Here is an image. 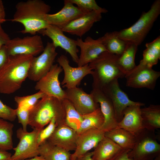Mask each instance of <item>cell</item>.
Wrapping results in <instances>:
<instances>
[{
    "label": "cell",
    "instance_id": "6da1fadb",
    "mask_svg": "<svg viewBox=\"0 0 160 160\" xmlns=\"http://www.w3.org/2000/svg\"><path fill=\"white\" fill-rule=\"evenodd\" d=\"M12 22L21 23L24 29L20 32L36 35L40 31L49 25L45 19L46 15L50 11L51 7L41 0H28L18 2Z\"/></svg>",
    "mask_w": 160,
    "mask_h": 160
},
{
    "label": "cell",
    "instance_id": "2e32d148",
    "mask_svg": "<svg viewBox=\"0 0 160 160\" xmlns=\"http://www.w3.org/2000/svg\"><path fill=\"white\" fill-rule=\"evenodd\" d=\"M90 93L95 101L99 105L103 114L104 123L100 129L104 132L116 128L118 122L116 118L114 111L110 99L100 89L92 88Z\"/></svg>",
    "mask_w": 160,
    "mask_h": 160
},
{
    "label": "cell",
    "instance_id": "52a82bcc",
    "mask_svg": "<svg viewBox=\"0 0 160 160\" xmlns=\"http://www.w3.org/2000/svg\"><path fill=\"white\" fill-rule=\"evenodd\" d=\"M56 49L52 42H48L41 54L33 57L28 73L30 80L37 81L49 71L57 55Z\"/></svg>",
    "mask_w": 160,
    "mask_h": 160
},
{
    "label": "cell",
    "instance_id": "277c9868",
    "mask_svg": "<svg viewBox=\"0 0 160 160\" xmlns=\"http://www.w3.org/2000/svg\"><path fill=\"white\" fill-rule=\"evenodd\" d=\"M118 57L106 51L89 63L93 71L92 88L101 89L112 80L125 76L118 64Z\"/></svg>",
    "mask_w": 160,
    "mask_h": 160
},
{
    "label": "cell",
    "instance_id": "d6a6232c",
    "mask_svg": "<svg viewBox=\"0 0 160 160\" xmlns=\"http://www.w3.org/2000/svg\"><path fill=\"white\" fill-rule=\"evenodd\" d=\"M46 95L43 92L39 91L36 93L26 96H15L14 100L17 104V107L29 110L39 100Z\"/></svg>",
    "mask_w": 160,
    "mask_h": 160
},
{
    "label": "cell",
    "instance_id": "8d00e7d4",
    "mask_svg": "<svg viewBox=\"0 0 160 160\" xmlns=\"http://www.w3.org/2000/svg\"><path fill=\"white\" fill-rule=\"evenodd\" d=\"M15 110L18 122L21 124L23 130L27 131V127L28 125L29 110L19 107H17Z\"/></svg>",
    "mask_w": 160,
    "mask_h": 160
},
{
    "label": "cell",
    "instance_id": "60d3db41",
    "mask_svg": "<svg viewBox=\"0 0 160 160\" xmlns=\"http://www.w3.org/2000/svg\"><path fill=\"white\" fill-rule=\"evenodd\" d=\"M6 13L2 1L0 0V23L2 24L7 20L5 19Z\"/></svg>",
    "mask_w": 160,
    "mask_h": 160
},
{
    "label": "cell",
    "instance_id": "4316f807",
    "mask_svg": "<svg viewBox=\"0 0 160 160\" xmlns=\"http://www.w3.org/2000/svg\"><path fill=\"white\" fill-rule=\"evenodd\" d=\"M138 46L133 43L127 42L124 51L119 56L118 64L125 76L130 72L136 66L135 61Z\"/></svg>",
    "mask_w": 160,
    "mask_h": 160
},
{
    "label": "cell",
    "instance_id": "1f68e13d",
    "mask_svg": "<svg viewBox=\"0 0 160 160\" xmlns=\"http://www.w3.org/2000/svg\"><path fill=\"white\" fill-rule=\"evenodd\" d=\"M14 124L0 118V150L8 151L13 148Z\"/></svg>",
    "mask_w": 160,
    "mask_h": 160
},
{
    "label": "cell",
    "instance_id": "7402d4cb",
    "mask_svg": "<svg viewBox=\"0 0 160 160\" xmlns=\"http://www.w3.org/2000/svg\"><path fill=\"white\" fill-rule=\"evenodd\" d=\"M102 13L99 11L86 13L72 21L62 29L63 32L81 37L90 30L94 23L101 19Z\"/></svg>",
    "mask_w": 160,
    "mask_h": 160
},
{
    "label": "cell",
    "instance_id": "d4e9b609",
    "mask_svg": "<svg viewBox=\"0 0 160 160\" xmlns=\"http://www.w3.org/2000/svg\"><path fill=\"white\" fill-rule=\"evenodd\" d=\"M141 114L145 129L151 131L160 128V106L150 105L141 108Z\"/></svg>",
    "mask_w": 160,
    "mask_h": 160
},
{
    "label": "cell",
    "instance_id": "9c48e42d",
    "mask_svg": "<svg viewBox=\"0 0 160 160\" xmlns=\"http://www.w3.org/2000/svg\"><path fill=\"white\" fill-rule=\"evenodd\" d=\"M33 129L31 132L24 131L21 127L17 130V136L19 141L13 148L15 152L11 160H23L39 155L37 138L40 130Z\"/></svg>",
    "mask_w": 160,
    "mask_h": 160
},
{
    "label": "cell",
    "instance_id": "3957f363",
    "mask_svg": "<svg viewBox=\"0 0 160 160\" xmlns=\"http://www.w3.org/2000/svg\"><path fill=\"white\" fill-rule=\"evenodd\" d=\"M65 115L62 100L46 95L29 110L28 125L40 130L54 119L57 126L65 124Z\"/></svg>",
    "mask_w": 160,
    "mask_h": 160
},
{
    "label": "cell",
    "instance_id": "9a60e30c",
    "mask_svg": "<svg viewBox=\"0 0 160 160\" xmlns=\"http://www.w3.org/2000/svg\"><path fill=\"white\" fill-rule=\"evenodd\" d=\"M65 91V98L82 115L89 113L99 108V104L95 101L92 95L86 93L81 88L66 89Z\"/></svg>",
    "mask_w": 160,
    "mask_h": 160
},
{
    "label": "cell",
    "instance_id": "44dd1931",
    "mask_svg": "<svg viewBox=\"0 0 160 160\" xmlns=\"http://www.w3.org/2000/svg\"><path fill=\"white\" fill-rule=\"evenodd\" d=\"M144 103L127 107L124 112L123 117L118 122L116 128L124 129L137 136L145 129L141 114V107Z\"/></svg>",
    "mask_w": 160,
    "mask_h": 160
},
{
    "label": "cell",
    "instance_id": "7bdbcfd3",
    "mask_svg": "<svg viewBox=\"0 0 160 160\" xmlns=\"http://www.w3.org/2000/svg\"><path fill=\"white\" fill-rule=\"evenodd\" d=\"M92 152H89L77 158L75 160H93L92 158Z\"/></svg>",
    "mask_w": 160,
    "mask_h": 160
},
{
    "label": "cell",
    "instance_id": "74e56055",
    "mask_svg": "<svg viewBox=\"0 0 160 160\" xmlns=\"http://www.w3.org/2000/svg\"><path fill=\"white\" fill-rule=\"evenodd\" d=\"M130 150L123 149L107 160H133L128 155V152Z\"/></svg>",
    "mask_w": 160,
    "mask_h": 160
},
{
    "label": "cell",
    "instance_id": "f1b7e54d",
    "mask_svg": "<svg viewBox=\"0 0 160 160\" xmlns=\"http://www.w3.org/2000/svg\"><path fill=\"white\" fill-rule=\"evenodd\" d=\"M99 38L107 51L118 56L123 53L127 44L118 37L117 31L107 32Z\"/></svg>",
    "mask_w": 160,
    "mask_h": 160
},
{
    "label": "cell",
    "instance_id": "4dcf8cb0",
    "mask_svg": "<svg viewBox=\"0 0 160 160\" xmlns=\"http://www.w3.org/2000/svg\"><path fill=\"white\" fill-rule=\"evenodd\" d=\"M82 115L83 121L78 135L90 129H100L104 123V117L100 107L92 112Z\"/></svg>",
    "mask_w": 160,
    "mask_h": 160
},
{
    "label": "cell",
    "instance_id": "cb8c5ba5",
    "mask_svg": "<svg viewBox=\"0 0 160 160\" xmlns=\"http://www.w3.org/2000/svg\"><path fill=\"white\" fill-rule=\"evenodd\" d=\"M105 136L123 149L131 150L135 144L136 136L123 129L114 128L105 132Z\"/></svg>",
    "mask_w": 160,
    "mask_h": 160
},
{
    "label": "cell",
    "instance_id": "ab89813d",
    "mask_svg": "<svg viewBox=\"0 0 160 160\" xmlns=\"http://www.w3.org/2000/svg\"><path fill=\"white\" fill-rule=\"evenodd\" d=\"M10 39L9 35L4 31L0 23V48L6 45Z\"/></svg>",
    "mask_w": 160,
    "mask_h": 160
},
{
    "label": "cell",
    "instance_id": "ac0fdd59",
    "mask_svg": "<svg viewBox=\"0 0 160 160\" xmlns=\"http://www.w3.org/2000/svg\"><path fill=\"white\" fill-rule=\"evenodd\" d=\"M105 132L100 129H92L78 135L74 152L71 154L70 160H75L93 148L105 137Z\"/></svg>",
    "mask_w": 160,
    "mask_h": 160
},
{
    "label": "cell",
    "instance_id": "ffe728a7",
    "mask_svg": "<svg viewBox=\"0 0 160 160\" xmlns=\"http://www.w3.org/2000/svg\"><path fill=\"white\" fill-rule=\"evenodd\" d=\"M85 14L69 0H65L64 6L61 10L55 14H47L45 18L49 25H55L62 29Z\"/></svg>",
    "mask_w": 160,
    "mask_h": 160
},
{
    "label": "cell",
    "instance_id": "603a6c76",
    "mask_svg": "<svg viewBox=\"0 0 160 160\" xmlns=\"http://www.w3.org/2000/svg\"><path fill=\"white\" fill-rule=\"evenodd\" d=\"M123 150L111 139L105 136L92 151V158L93 160H107Z\"/></svg>",
    "mask_w": 160,
    "mask_h": 160
},
{
    "label": "cell",
    "instance_id": "d6986e66",
    "mask_svg": "<svg viewBox=\"0 0 160 160\" xmlns=\"http://www.w3.org/2000/svg\"><path fill=\"white\" fill-rule=\"evenodd\" d=\"M78 135L76 131L63 123L56 127L47 140L69 152L75 150Z\"/></svg>",
    "mask_w": 160,
    "mask_h": 160
},
{
    "label": "cell",
    "instance_id": "836d02e7",
    "mask_svg": "<svg viewBox=\"0 0 160 160\" xmlns=\"http://www.w3.org/2000/svg\"><path fill=\"white\" fill-rule=\"evenodd\" d=\"M73 4H76L80 9L85 13L93 11H99L102 13H106L108 10L99 6L95 0H69Z\"/></svg>",
    "mask_w": 160,
    "mask_h": 160
},
{
    "label": "cell",
    "instance_id": "f35d334b",
    "mask_svg": "<svg viewBox=\"0 0 160 160\" xmlns=\"http://www.w3.org/2000/svg\"><path fill=\"white\" fill-rule=\"evenodd\" d=\"M8 57L5 46L3 45L0 48V71L7 61Z\"/></svg>",
    "mask_w": 160,
    "mask_h": 160
},
{
    "label": "cell",
    "instance_id": "f6af8a7d",
    "mask_svg": "<svg viewBox=\"0 0 160 160\" xmlns=\"http://www.w3.org/2000/svg\"><path fill=\"white\" fill-rule=\"evenodd\" d=\"M153 160H160V154L156 157Z\"/></svg>",
    "mask_w": 160,
    "mask_h": 160
},
{
    "label": "cell",
    "instance_id": "b9f144b4",
    "mask_svg": "<svg viewBox=\"0 0 160 160\" xmlns=\"http://www.w3.org/2000/svg\"><path fill=\"white\" fill-rule=\"evenodd\" d=\"M12 155L7 151L0 150V160H11Z\"/></svg>",
    "mask_w": 160,
    "mask_h": 160
},
{
    "label": "cell",
    "instance_id": "83f0119b",
    "mask_svg": "<svg viewBox=\"0 0 160 160\" xmlns=\"http://www.w3.org/2000/svg\"><path fill=\"white\" fill-rule=\"evenodd\" d=\"M146 49L143 52V58L139 65L152 68L160 59V36L145 44Z\"/></svg>",
    "mask_w": 160,
    "mask_h": 160
},
{
    "label": "cell",
    "instance_id": "ba28073f",
    "mask_svg": "<svg viewBox=\"0 0 160 160\" xmlns=\"http://www.w3.org/2000/svg\"><path fill=\"white\" fill-rule=\"evenodd\" d=\"M5 46L8 56L25 55L35 57L44 48L41 37L37 35L10 39Z\"/></svg>",
    "mask_w": 160,
    "mask_h": 160
},
{
    "label": "cell",
    "instance_id": "4fadbf2b",
    "mask_svg": "<svg viewBox=\"0 0 160 160\" xmlns=\"http://www.w3.org/2000/svg\"><path fill=\"white\" fill-rule=\"evenodd\" d=\"M57 61L64 73V77L61 83L63 87L70 89L77 87L85 76L93 73V71L89 64L77 67L71 66L68 57L64 55L59 57Z\"/></svg>",
    "mask_w": 160,
    "mask_h": 160
},
{
    "label": "cell",
    "instance_id": "30bf717a",
    "mask_svg": "<svg viewBox=\"0 0 160 160\" xmlns=\"http://www.w3.org/2000/svg\"><path fill=\"white\" fill-rule=\"evenodd\" d=\"M100 89L111 101L118 122L122 119L124 111L127 107L142 103L130 100L127 94L120 88L118 79L112 80Z\"/></svg>",
    "mask_w": 160,
    "mask_h": 160
},
{
    "label": "cell",
    "instance_id": "5b68a950",
    "mask_svg": "<svg viewBox=\"0 0 160 160\" xmlns=\"http://www.w3.org/2000/svg\"><path fill=\"white\" fill-rule=\"evenodd\" d=\"M160 14V0H156L149 10L143 13L130 27L118 32V37L127 42L138 46L143 42Z\"/></svg>",
    "mask_w": 160,
    "mask_h": 160
},
{
    "label": "cell",
    "instance_id": "5bb4252c",
    "mask_svg": "<svg viewBox=\"0 0 160 160\" xmlns=\"http://www.w3.org/2000/svg\"><path fill=\"white\" fill-rule=\"evenodd\" d=\"M61 28L52 25H49L46 28L38 33L43 36H46L52 41V43L56 48L60 47L68 53L72 60L77 63L79 58L76 40L65 36Z\"/></svg>",
    "mask_w": 160,
    "mask_h": 160
},
{
    "label": "cell",
    "instance_id": "8fae6325",
    "mask_svg": "<svg viewBox=\"0 0 160 160\" xmlns=\"http://www.w3.org/2000/svg\"><path fill=\"white\" fill-rule=\"evenodd\" d=\"M160 72L153 70L152 68L138 65L130 72L125 76L126 85L128 87L140 88H145L154 89Z\"/></svg>",
    "mask_w": 160,
    "mask_h": 160
},
{
    "label": "cell",
    "instance_id": "8992f818",
    "mask_svg": "<svg viewBox=\"0 0 160 160\" xmlns=\"http://www.w3.org/2000/svg\"><path fill=\"white\" fill-rule=\"evenodd\" d=\"M155 131L145 129L136 136L135 145L128 152L133 160H153L160 154V145Z\"/></svg>",
    "mask_w": 160,
    "mask_h": 160
},
{
    "label": "cell",
    "instance_id": "484cf974",
    "mask_svg": "<svg viewBox=\"0 0 160 160\" xmlns=\"http://www.w3.org/2000/svg\"><path fill=\"white\" fill-rule=\"evenodd\" d=\"M39 155L45 160H70L71 154L46 140L39 146Z\"/></svg>",
    "mask_w": 160,
    "mask_h": 160
},
{
    "label": "cell",
    "instance_id": "7a4b0ae2",
    "mask_svg": "<svg viewBox=\"0 0 160 160\" xmlns=\"http://www.w3.org/2000/svg\"><path fill=\"white\" fill-rule=\"evenodd\" d=\"M33 57L30 55L9 56L0 71V93H13L21 87L28 77V71Z\"/></svg>",
    "mask_w": 160,
    "mask_h": 160
},
{
    "label": "cell",
    "instance_id": "f546056e",
    "mask_svg": "<svg viewBox=\"0 0 160 160\" xmlns=\"http://www.w3.org/2000/svg\"><path fill=\"white\" fill-rule=\"evenodd\" d=\"M62 100L65 111V124L78 134L83 121V115L76 110L68 99L65 98Z\"/></svg>",
    "mask_w": 160,
    "mask_h": 160
},
{
    "label": "cell",
    "instance_id": "d590c367",
    "mask_svg": "<svg viewBox=\"0 0 160 160\" xmlns=\"http://www.w3.org/2000/svg\"><path fill=\"white\" fill-rule=\"evenodd\" d=\"M16 117L15 109L4 104L0 100V118L12 121Z\"/></svg>",
    "mask_w": 160,
    "mask_h": 160
},
{
    "label": "cell",
    "instance_id": "7c38bea8",
    "mask_svg": "<svg viewBox=\"0 0 160 160\" xmlns=\"http://www.w3.org/2000/svg\"><path fill=\"white\" fill-rule=\"evenodd\" d=\"M63 70L57 64L53 65L46 75L37 81L35 89L60 100L65 98V91L61 88L59 79V75Z\"/></svg>",
    "mask_w": 160,
    "mask_h": 160
},
{
    "label": "cell",
    "instance_id": "e0dca14e",
    "mask_svg": "<svg viewBox=\"0 0 160 160\" xmlns=\"http://www.w3.org/2000/svg\"><path fill=\"white\" fill-rule=\"evenodd\" d=\"M76 44L80 48V55L77 63L78 67L88 64L100 54L106 51L99 38L95 39L87 37L83 41L81 38L76 40Z\"/></svg>",
    "mask_w": 160,
    "mask_h": 160
},
{
    "label": "cell",
    "instance_id": "ee69618b",
    "mask_svg": "<svg viewBox=\"0 0 160 160\" xmlns=\"http://www.w3.org/2000/svg\"><path fill=\"white\" fill-rule=\"evenodd\" d=\"M23 160H45L42 156H36L26 159Z\"/></svg>",
    "mask_w": 160,
    "mask_h": 160
},
{
    "label": "cell",
    "instance_id": "e575fe53",
    "mask_svg": "<svg viewBox=\"0 0 160 160\" xmlns=\"http://www.w3.org/2000/svg\"><path fill=\"white\" fill-rule=\"evenodd\" d=\"M57 126L55 119H53L46 127L40 130L37 138V143L39 146L49 138Z\"/></svg>",
    "mask_w": 160,
    "mask_h": 160
}]
</instances>
